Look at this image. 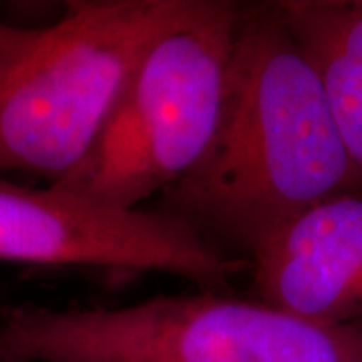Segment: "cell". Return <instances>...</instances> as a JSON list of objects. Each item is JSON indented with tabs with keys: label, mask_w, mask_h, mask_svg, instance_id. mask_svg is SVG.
Instances as JSON below:
<instances>
[{
	"label": "cell",
	"mask_w": 362,
	"mask_h": 362,
	"mask_svg": "<svg viewBox=\"0 0 362 362\" xmlns=\"http://www.w3.org/2000/svg\"><path fill=\"white\" fill-rule=\"evenodd\" d=\"M361 185L322 83L280 6L238 8L216 131L197 165L161 195L159 211L250 264L282 223Z\"/></svg>",
	"instance_id": "obj_1"
},
{
	"label": "cell",
	"mask_w": 362,
	"mask_h": 362,
	"mask_svg": "<svg viewBox=\"0 0 362 362\" xmlns=\"http://www.w3.org/2000/svg\"><path fill=\"white\" fill-rule=\"evenodd\" d=\"M202 0H83L49 26L0 23V171L59 181L87 156L157 40Z\"/></svg>",
	"instance_id": "obj_2"
},
{
	"label": "cell",
	"mask_w": 362,
	"mask_h": 362,
	"mask_svg": "<svg viewBox=\"0 0 362 362\" xmlns=\"http://www.w3.org/2000/svg\"><path fill=\"white\" fill-rule=\"evenodd\" d=\"M0 362H362V324H318L214 292L119 308L14 306Z\"/></svg>",
	"instance_id": "obj_3"
},
{
	"label": "cell",
	"mask_w": 362,
	"mask_h": 362,
	"mask_svg": "<svg viewBox=\"0 0 362 362\" xmlns=\"http://www.w3.org/2000/svg\"><path fill=\"white\" fill-rule=\"evenodd\" d=\"M238 6L202 0L133 73L87 156L59 183L119 207L165 194L206 153L220 119Z\"/></svg>",
	"instance_id": "obj_4"
},
{
	"label": "cell",
	"mask_w": 362,
	"mask_h": 362,
	"mask_svg": "<svg viewBox=\"0 0 362 362\" xmlns=\"http://www.w3.org/2000/svg\"><path fill=\"white\" fill-rule=\"evenodd\" d=\"M0 262L163 272L206 286H226L247 264L159 209L111 206L59 183L35 189L2 177Z\"/></svg>",
	"instance_id": "obj_5"
},
{
	"label": "cell",
	"mask_w": 362,
	"mask_h": 362,
	"mask_svg": "<svg viewBox=\"0 0 362 362\" xmlns=\"http://www.w3.org/2000/svg\"><path fill=\"white\" fill-rule=\"evenodd\" d=\"M262 302L318 324L354 322L362 310V195L306 207L252 254Z\"/></svg>",
	"instance_id": "obj_6"
},
{
	"label": "cell",
	"mask_w": 362,
	"mask_h": 362,
	"mask_svg": "<svg viewBox=\"0 0 362 362\" xmlns=\"http://www.w3.org/2000/svg\"><path fill=\"white\" fill-rule=\"evenodd\" d=\"M278 6L322 83L338 133L362 177V2L288 0Z\"/></svg>",
	"instance_id": "obj_7"
}]
</instances>
